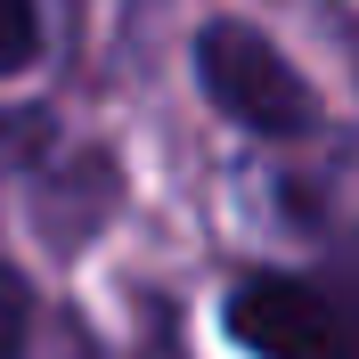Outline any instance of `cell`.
<instances>
[{"mask_svg": "<svg viewBox=\"0 0 359 359\" xmlns=\"http://www.w3.org/2000/svg\"><path fill=\"white\" fill-rule=\"evenodd\" d=\"M25 327H33V302H25L17 269L0 262V359H17V351H25Z\"/></svg>", "mask_w": 359, "mask_h": 359, "instance_id": "obj_3", "label": "cell"}, {"mask_svg": "<svg viewBox=\"0 0 359 359\" xmlns=\"http://www.w3.org/2000/svg\"><path fill=\"white\" fill-rule=\"evenodd\" d=\"M196 74H204V90H212V107H221L229 123L262 131V139H286V131L311 123L302 74H294L286 57H278V41H262L253 25H204Z\"/></svg>", "mask_w": 359, "mask_h": 359, "instance_id": "obj_1", "label": "cell"}, {"mask_svg": "<svg viewBox=\"0 0 359 359\" xmlns=\"http://www.w3.org/2000/svg\"><path fill=\"white\" fill-rule=\"evenodd\" d=\"M229 335L253 359H359V311L302 278H253L229 294Z\"/></svg>", "mask_w": 359, "mask_h": 359, "instance_id": "obj_2", "label": "cell"}, {"mask_svg": "<svg viewBox=\"0 0 359 359\" xmlns=\"http://www.w3.org/2000/svg\"><path fill=\"white\" fill-rule=\"evenodd\" d=\"M33 57V0H0V74Z\"/></svg>", "mask_w": 359, "mask_h": 359, "instance_id": "obj_4", "label": "cell"}]
</instances>
